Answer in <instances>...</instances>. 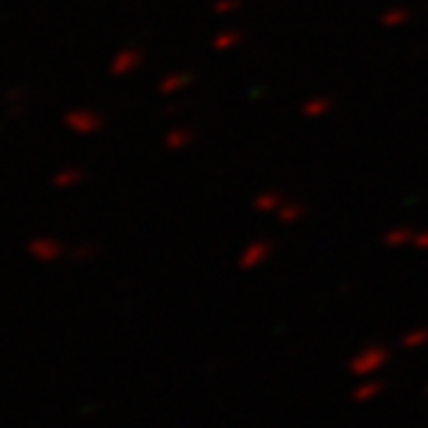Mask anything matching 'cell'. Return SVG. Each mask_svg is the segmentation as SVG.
Here are the masks:
<instances>
[{
  "mask_svg": "<svg viewBox=\"0 0 428 428\" xmlns=\"http://www.w3.org/2000/svg\"><path fill=\"white\" fill-rule=\"evenodd\" d=\"M387 362H389V351H387V348H378V345H370V348L356 353L348 367H351L353 376L367 378V376H373V373H378Z\"/></svg>",
  "mask_w": 428,
  "mask_h": 428,
  "instance_id": "6da1fadb",
  "label": "cell"
},
{
  "mask_svg": "<svg viewBox=\"0 0 428 428\" xmlns=\"http://www.w3.org/2000/svg\"><path fill=\"white\" fill-rule=\"evenodd\" d=\"M267 253H270V245H267V242H253L251 248L245 251V256H242V267H259Z\"/></svg>",
  "mask_w": 428,
  "mask_h": 428,
  "instance_id": "3957f363",
  "label": "cell"
},
{
  "mask_svg": "<svg viewBox=\"0 0 428 428\" xmlns=\"http://www.w3.org/2000/svg\"><path fill=\"white\" fill-rule=\"evenodd\" d=\"M428 342V328H417V331H409V334H403L401 337V345L403 348H420V345H426Z\"/></svg>",
  "mask_w": 428,
  "mask_h": 428,
  "instance_id": "5b68a950",
  "label": "cell"
},
{
  "mask_svg": "<svg viewBox=\"0 0 428 428\" xmlns=\"http://www.w3.org/2000/svg\"><path fill=\"white\" fill-rule=\"evenodd\" d=\"M381 389H384V384H381V381H370V378H364V381L353 389V401H359V403L373 401Z\"/></svg>",
  "mask_w": 428,
  "mask_h": 428,
  "instance_id": "7a4b0ae2",
  "label": "cell"
},
{
  "mask_svg": "<svg viewBox=\"0 0 428 428\" xmlns=\"http://www.w3.org/2000/svg\"><path fill=\"white\" fill-rule=\"evenodd\" d=\"M412 237H414L412 228H395V231H389V234L384 237V242H387L389 248H412Z\"/></svg>",
  "mask_w": 428,
  "mask_h": 428,
  "instance_id": "277c9868",
  "label": "cell"
},
{
  "mask_svg": "<svg viewBox=\"0 0 428 428\" xmlns=\"http://www.w3.org/2000/svg\"><path fill=\"white\" fill-rule=\"evenodd\" d=\"M412 248H417V251H428V231H420V234H414V237H412Z\"/></svg>",
  "mask_w": 428,
  "mask_h": 428,
  "instance_id": "8992f818",
  "label": "cell"
}]
</instances>
